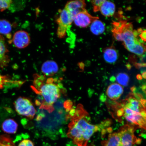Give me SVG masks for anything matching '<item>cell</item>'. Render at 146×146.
Listing matches in <instances>:
<instances>
[{
    "mask_svg": "<svg viewBox=\"0 0 146 146\" xmlns=\"http://www.w3.org/2000/svg\"><path fill=\"white\" fill-rule=\"evenodd\" d=\"M16 112L21 115L33 119L35 116L36 110L31 100L29 98L20 97L14 103Z\"/></svg>",
    "mask_w": 146,
    "mask_h": 146,
    "instance_id": "5b68a950",
    "label": "cell"
},
{
    "mask_svg": "<svg viewBox=\"0 0 146 146\" xmlns=\"http://www.w3.org/2000/svg\"><path fill=\"white\" fill-rule=\"evenodd\" d=\"M12 41L15 46L17 48H24L30 44V37L28 33L20 30L14 34Z\"/></svg>",
    "mask_w": 146,
    "mask_h": 146,
    "instance_id": "9c48e42d",
    "label": "cell"
},
{
    "mask_svg": "<svg viewBox=\"0 0 146 146\" xmlns=\"http://www.w3.org/2000/svg\"><path fill=\"white\" fill-rule=\"evenodd\" d=\"M86 5L84 1H70L67 2L65 8L68 11L74 18L76 15L86 9Z\"/></svg>",
    "mask_w": 146,
    "mask_h": 146,
    "instance_id": "30bf717a",
    "label": "cell"
},
{
    "mask_svg": "<svg viewBox=\"0 0 146 146\" xmlns=\"http://www.w3.org/2000/svg\"><path fill=\"white\" fill-rule=\"evenodd\" d=\"M11 25L7 20H0V34L6 35L8 38H11Z\"/></svg>",
    "mask_w": 146,
    "mask_h": 146,
    "instance_id": "d6986e66",
    "label": "cell"
},
{
    "mask_svg": "<svg viewBox=\"0 0 146 146\" xmlns=\"http://www.w3.org/2000/svg\"><path fill=\"white\" fill-rule=\"evenodd\" d=\"M73 18L68 11L65 8L60 11L59 16L56 20L58 25L57 35L61 39L66 35L67 31L73 22Z\"/></svg>",
    "mask_w": 146,
    "mask_h": 146,
    "instance_id": "8992f818",
    "label": "cell"
},
{
    "mask_svg": "<svg viewBox=\"0 0 146 146\" xmlns=\"http://www.w3.org/2000/svg\"><path fill=\"white\" fill-rule=\"evenodd\" d=\"M8 54L4 38L0 35V68H3L8 65L10 61Z\"/></svg>",
    "mask_w": 146,
    "mask_h": 146,
    "instance_id": "4fadbf2b",
    "label": "cell"
},
{
    "mask_svg": "<svg viewBox=\"0 0 146 146\" xmlns=\"http://www.w3.org/2000/svg\"><path fill=\"white\" fill-rule=\"evenodd\" d=\"M17 81H12L8 76L0 74V89H3L7 84H17Z\"/></svg>",
    "mask_w": 146,
    "mask_h": 146,
    "instance_id": "44dd1931",
    "label": "cell"
},
{
    "mask_svg": "<svg viewBox=\"0 0 146 146\" xmlns=\"http://www.w3.org/2000/svg\"><path fill=\"white\" fill-rule=\"evenodd\" d=\"M123 92V89L118 83H113L109 85L106 91L107 95L111 100H115L119 99Z\"/></svg>",
    "mask_w": 146,
    "mask_h": 146,
    "instance_id": "8fae6325",
    "label": "cell"
},
{
    "mask_svg": "<svg viewBox=\"0 0 146 146\" xmlns=\"http://www.w3.org/2000/svg\"><path fill=\"white\" fill-rule=\"evenodd\" d=\"M112 116L120 121L146 131V100L139 93L132 92L125 99L110 106Z\"/></svg>",
    "mask_w": 146,
    "mask_h": 146,
    "instance_id": "6da1fadb",
    "label": "cell"
},
{
    "mask_svg": "<svg viewBox=\"0 0 146 146\" xmlns=\"http://www.w3.org/2000/svg\"><path fill=\"white\" fill-rule=\"evenodd\" d=\"M136 128L126 124L120 128L119 132L123 146H134L138 143V139L134 134Z\"/></svg>",
    "mask_w": 146,
    "mask_h": 146,
    "instance_id": "52a82bcc",
    "label": "cell"
},
{
    "mask_svg": "<svg viewBox=\"0 0 146 146\" xmlns=\"http://www.w3.org/2000/svg\"><path fill=\"white\" fill-rule=\"evenodd\" d=\"M113 35L117 40L123 42L127 50L139 56L146 52V45L138 39V32L133 30L132 23L126 21H114L112 23Z\"/></svg>",
    "mask_w": 146,
    "mask_h": 146,
    "instance_id": "277c9868",
    "label": "cell"
},
{
    "mask_svg": "<svg viewBox=\"0 0 146 146\" xmlns=\"http://www.w3.org/2000/svg\"><path fill=\"white\" fill-rule=\"evenodd\" d=\"M59 67L57 63L53 60H48L42 65L41 70L44 75L52 76L57 73Z\"/></svg>",
    "mask_w": 146,
    "mask_h": 146,
    "instance_id": "7c38bea8",
    "label": "cell"
},
{
    "mask_svg": "<svg viewBox=\"0 0 146 146\" xmlns=\"http://www.w3.org/2000/svg\"><path fill=\"white\" fill-rule=\"evenodd\" d=\"M140 36L142 40L146 41V31L141 32L140 33Z\"/></svg>",
    "mask_w": 146,
    "mask_h": 146,
    "instance_id": "484cf974",
    "label": "cell"
},
{
    "mask_svg": "<svg viewBox=\"0 0 146 146\" xmlns=\"http://www.w3.org/2000/svg\"><path fill=\"white\" fill-rule=\"evenodd\" d=\"M102 146H123L118 131L110 134L107 139L102 142Z\"/></svg>",
    "mask_w": 146,
    "mask_h": 146,
    "instance_id": "5bb4252c",
    "label": "cell"
},
{
    "mask_svg": "<svg viewBox=\"0 0 146 146\" xmlns=\"http://www.w3.org/2000/svg\"><path fill=\"white\" fill-rule=\"evenodd\" d=\"M116 80L119 84L123 86H127L129 81V76L125 73L118 74L116 78Z\"/></svg>",
    "mask_w": 146,
    "mask_h": 146,
    "instance_id": "ffe728a7",
    "label": "cell"
},
{
    "mask_svg": "<svg viewBox=\"0 0 146 146\" xmlns=\"http://www.w3.org/2000/svg\"><path fill=\"white\" fill-rule=\"evenodd\" d=\"M0 146H15L11 138L8 136H0Z\"/></svg>",
    "mask_w": 146,
    "mask_h": 146,
    "instance_id": "7402d4cb",
    "label": "cell"
},
{
    "mask_svg": "<svg viewBox=\"0 0 146 146\" xmlns=\"http://www.w3.org/2000/svg\"><path fill=\"white\" fill-rule=\"evenodd\" d=\"M68 116L70 121L67 136L77 146H87L91 137L99 130L100 126L91 123L88 113L81 104L71 110Z\"/></svg>",
    "mask_w": 146,
    "mask_h": 146,
    "instance_id": "7a4b0ae2",
    "label": "cell"
},
{
    "mask_svg": "<svg viewBox=\"0 0 146 146\" xmlns=\"http://www.w3.org/2000/svg\"><path fill=\"white\" fill-rule=\"evenodd\" d=\"M12 1L9 0H0V11H3L6 10L10 7L12 4Z\"/></svg>",
    "mask_w": 146,
    "mask_h": 146,
    "instance_id": "603a6c76",
    "label": "cell"
},
{
    "mask_svg": "<svg viewBox=\"0 0 146 146\" xmlns=\"http://www.w3.org/2000/svg\"><path fill=\"white\" fill-rule=\"evenodd\" d=\"M33 76V85L31 87L40 97L41 100V102L36 104L40 106V109L52 113L54 110V104L61 96L62 88L61 84L56 78H47L44 75L35 74Z\"/></svg>",
    "mask_w": 146,
    "mask_h": 146,
    "instance_id": "3957f363",
    "label": "cell"
},
{
    "mask_svg": "<svg viewBox=\"0 0 146 146\" xmlns=\"http://www.w3.org/2000/svg\"><path fill=\"white\" fill-rule=\"evenodd\" d=\"M104 1V0H95L91 1L94 12H97L99 11L100 6Z\"/></svg>",
    "mask_w": 146,
    "mask_h": 146,
    "instance_id": "cb8c5ba5",
    "label": "cell"
},
{
    "mask_svg": "<svg viewBox=\"0 0 146 146\" xmlns=\"http://www.w3.org/2000/svg\"><path fill=\"white\" fill-rule=\"evenodd\" d=\"M103 56L107 62L113 63L115 62L118 59V53L113 46L109 47L104 51Z\"/></svg>",
    "mask_w": 146,
    "mask_h": 146,
    "instance_id": "2e32d148",
    "label": "cell"
},
{
    "mask_svg": "<svg viewBox=\"0 0 146 146\" xmlns=\"http://www.w3.org/2000/svg\"><path fill=\"white\" fill-rule=\"evenodd\" d=\"M98 19V17L91 15L85 9L74 16L73 22L76 26L85 28L91 24L95 20Z\"/></svg>",
    "mask_w": 146,
    "mask_h": 146,
    "instance_id": "ba28073f",
    "label": "cell"
},
{
    "mask_svg": "<svg viewBox=\"0 0 146 146\" xmlns=\"http://www.w3.org/2000/svg\"><path fill=\"white\" fill-rule=\"evenodd\" d=\"M105 29L104 24L98 19L95 20L91 23L90 30L95 35H98L103 33Z\"/></svg>",
    "mask_w": 146,
    "mask_h": 146,
    "instance_id": "ac0fdd59",
    "label": "cell"
},
{
    "mask_svg": "<svg viewBox=\"0 0 146 146\" xmlns=\"http://www.w3.org/2000/svg\"><path fill=\"white\" fill-rule=\"evenodd\" d=\"M18 125L17 123L12 119L5 120L2 125L3 130L8 134H15L17 130Z\"/></svg>",
    "mask_w": 146,
    "mask_h": 146,
    "instance_id": "e0dca14e",
    "label": "cell"
},
{
    "mask_svg": "<svg viewBox=\"0 0 146 146\" xmlns=\"http://www.w3.org/2000/svg\"><path fill=\"white\" fill-rule=\"evenodd\" d=\"M99 11L104 16L110 17L115 11V6L112 2L105 1L100 6Z\"/></svg>",
    "mask_w": 146,
    "mask_h": 146,
    "instance_id": "9a60e30c",
    "label": "cell"
},
{
    "mask_svg": "<svg viewBox=\"0 0 146 146\" xmlns=\"http://www.w3.org/2000/svg\"><path fill=\"white\" fill-rule=\"evenodd\" d=\"M18 146H34V145L31 140L25 139L20 142Z\"/></svg>",
    "mask_w": 146,
    "mask_h": 146,
    "instance_id": "d4e9b609",
    "label": "cell"
}]
</instances>
